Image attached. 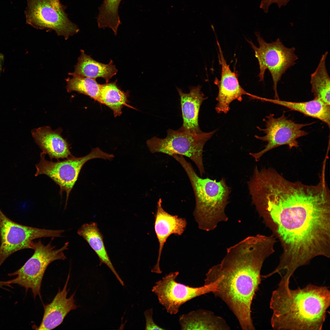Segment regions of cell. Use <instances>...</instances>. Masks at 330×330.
I'll list each match as a JSON object with an SVG mask.
<instances>
[{
	"mask_svg": "<svg viewBox=\"0 0 330 330\" xmlns=\"http://www.w3.org/2000/svg\"><path fill=\"white\" fill-rule=\"evenodd\" d=\"M251 203L282 246L276 272L291 276L316 257H330V191L325 177L309 185L274 174L256 188Z\"/></svg>",
	"mask_w": 330,
	"mask_h": 330,
	"instance_id": "cell-1",
	"label": "cell"
},
{
	"mask_svg": "<svg viewBox=\"0 0 330 330\" xmlns=\"http://www.w3.org/2000/svg\"><path fill=\"white\" fill-rule=\"evenodd\" d=\"M276 242L272 234L248 236L227 248L221 262L206 274L204 285L216 284L213 293L227 305L243 330L255 329L251 304L261 283L263 263L274 252Z\"/></svg>",
	"mask_w": 330,
	"mask_h": 330,
	"instance_id": "cell-2",
	"label": "cell"
},
{
	"mask_svg": "<svg viewBox=\"0 0 330 330\" xmlns=\"http://www.w3.org/2000/svg\"><path fill=\"white\" fill-rule=\"evenodd\" d=\"M330 305L326 286L309 284L292 290L289 285L279 283L270 303L271 326L274 330H321Z\"/></svg>",
	"mask_w": 330,
	"mask_h": 330,
	"instance_id": "cell-3",
	"label": "cell"
},
{
	"mask_svg": "<svg viewBox=\"0 0 330 330\" xmlns=\"http://www.w3.org/2000/svg\"><path fill=\"white\" fill-rule=\"evenodd\" d=\"M183 167L191 183L195 198L193 215L198 228L210 231L220 222H226L228 217L225 209L229 203L231 189L222 178L218 181L208 178H203L195 172L191 164L183 156H172Z\"/></svg>",
	"mask_w": 330,
	"mask_h": 330,
	"instance_id": "cell-4",
	"label": "cell"
},
{
	"mask_svg": "<svg viewBox=\"0 0 330 330\" xmlns=\"http://www.w3.org/2000/svg\"><path fill=\"white\" fill-rule=\"evenodd\" d=\"M217 130L196 133L180 129L176 130L169 129L165 138L154 137L148 140L146 143L152 153H161L172 156L180 155L189 158L196 165L202 176L205 173L203 159L204 146Z\"/></svg>",
	"mask_w": 330,
	"mask_h": 330,
	"instance_id": "cell-5",
	"label": "cell"
},
{
	"mask_svg": "<svg viewBox=\"0 0 330 330\" xmlns=\"http://www.w3.org/2000/svg\"><path fill=\"white\" fill-rule=\"evenodd\" d=\"M68 245L69 242H66L62 247L57 249L51 244V242L46 245L40 240L34 242V254L20 269L8 274L10 277H16L9 280V282L24 288L26 292L31 289L35 299L38 295L41 299V286L47 267L53 261L66 258L64 252L68 249Z\"/></svg>",
	"mask_w": 330,
	"mask_h": 330,
	"instance_id": "cell-6",
	"label": "cell"
},
{
	"mask_svg": "<svg viewBox=\"0 0 330 330\" xmlns=\"http://www.w3.org/2000/svg\"><path fill=\"white\" fill-rule=\"evenodd\" d=\"M46 154L41 152L40 160L35 165L36 172L35 176L45 174L52 179L60 187L59 193L62 196L65 192L66 207L70 193L79 177V173L84 164L88 161L95 159L111 160L114 157L112 154L103 152L96 147L92 149L87 155L80 157L73 155L63 161L56 162L49 161L45 159Z\"/></svg>",
	"mask_w": 330,
	"mask_h": 330,
	"instance_id": "cell-7",
	"label": "cell"
},
{
	"mask_svg": "<svg viewBox=\"0 0 330 330\" xmlns=\"http://www.w3.org/2000/svg\"><path fill=\"white\" fill-rule=\"evenodd\" d=\"M255 35L258 47H257L251 41H248L254 50L258 62L259 80L263 81L266 70L268 69L273 80L274 99H280L277 91V83L283 75L294 65L296 64L295 61L298 59L295 53V49L294 47H286L279 38L268 43L261 37L259 32H256Z\"/></svg>",
	"mask_w": 330,
	"mask_h": 330,
	"instance_id": "cell-8",
	"label": "cell"
},
{
	"mask_svg": "<svg viewBox=\"0 0 330 330\" xmlns=\"http://www.w3.org/2000/svg\"><path fill=\"white\" fill-rule=\"evenodd\" d=\"M24 11L27 24L38 29L54 30L65 39L78 33V26L68 18L60 0H27Z\"/></svg>",
	"mask_w": 330,
	"mask_h": 330,
	"instance_id": "cell-9",
	"label": "cell"
},
{
	"mask_svg": "<svg viewBox=\"0 0 330 330\" xmlns=\"http://www.w3.org/2000/svg\"><path fill=\"white\" fill-rule=\"evenodd\" d=\"M63 230H50L26 226L9 219L0 209V266L14 253L33 249L35 239L61 237Z\"/></svg>",
	"mask_w": 330,
	"mask_h": 330,
	"instance_id": "cell-10",
	"label": "cell"
},
{
	"mask_svg": "<svg viewBox=\"0 0 330 330\" xmlns=\"http://www.w3.org/2000/svg\"><path fill=\"white\" fill-rule=\"evenodd\" d=\"M264 121L265 128L262 129L257 127L258 129L263 131L265 135L263 136L255 135L257 139L266 142L265 148L259 152L249 153L256 162L258 161L266 153L273 148L281 145H287L289 149L299 147L297 139L306 135L308 133L302 130L306 126L311 125L314 122L307 124L295 123L289 119L283 113L280 117L275 118L273 114L270 113L266 116Z\"/></svg>",
	"mask_w": 330,
	"mask_h": 330,
	"instance_id": "cell-11",
	"label": "cell"
},
{
	"mask_svg": "<svg viewBox=\"0 0 330 330\" xmlns=\"http://www.w3.org/2000/svg\"><path fill=\"white\" fill-rule=\"evenodd\" d=\"M179 274V272L175 271L167 274L157 281L152 289L160 303L171 315L177 314L181 306L186 302L201 295L213 293L217 288L215 282L198 287L178 283L176 279Z\"/></svg>",
	"mask_w": 330,
	"mask_h": 330,
	"instance_id": "cell-12",
	"label": "cell"
},
{
	"mask_svg": "<svg viewBox=\"0 0 330 330\" xmlns=\"http://www.w3.org/2000/svg\"><path fill=\"white\" fill-rule=\"evenodd\" d=\"M218 47L219 62L221 65V79L215 78L214 83L217 86L218 92L216 100L215 110L218 113H227L230 109V105L233 101L241 102L243 96L247 95L255 99V95L246 91L240 85L237 75L232 72L225 59L220 45L216 39Z\"/></svg>",
	"mask_w": 330,
	"mask_h": 330,
	"instance_id": "cell-13",
	"label": "cell"
},
{
	"mask_svg": "<svg viewBox=\"0 0 330 330\" xmlns=\"http://www.w3.org/2000/svg\"><path fill=\"white\" fill-rule=\"evenodd\" d=\"M160 198L157 202L155 216L154 229L159 243L158 255L157 262L151 269L152 273L160 274V262L163 248L168 238L171 234L180 236L185 230L187 223L185 218L173 215L165 211Z\"/></svg>",
	"mask_w": 330,
	"mask_h": 330,
	"instance_id": "cell-14",
	"label": "cell"
},
{
	"mask_svg": "<svg viewBox=\"0 0 330 330\" xmlns=\"http://www.w3.org/2000/svg\"><path fill=\"white\" fill-rule=\"evenodd\" d=\"M69 273L63 289L60 288L58 293L52 302L50 304L45 305L44 314L41 322L38 327L34 325V329L38 330L53 329L60 325L63 322L67 314L71 310L77 308L75 303L73 293L70 297L67 298L68 290H67L68 283L70 278Z\"/></svg>",
	"mask_w": 330,
	"mask_h": 330,
	"instance_id": "cell-15",
	"label": "cell"
},
{
	"mask_svg": "<svg viewBox=\"0 0 330 330\" xmlns=\"http://www.w3.org/2000/svg\"><path fill=\"white\" fill-rule=\"evenodd\" d=\"M62 129L53 130L49 126L32 130V136L42 152L47 154L51 160L67 158L72 156L70 145L61 135Z\"/></svg>",
	"mask_w": 330,
	"mask_h": 330,
	"instance_id": "cell-16",
	"label": "cell"
},
{
	"mask_svg": "<svg viewBox=\"0 0 330 330\" xmlns=\"http://www.w3.org/2000/svg\"><path fill=\"white\" fill-rule=\"evenodd\" d=\"M180 97L183 118V124L180 129L192 132L200 133L199 112L202 102L207 98L201 91V86H190L189 93H183L181 89L176 87Z\"/></svg>",
	"mask_w": 330,
	"mask_h": 330,
	"instance_id": "cell-17",
	"label": "cell"
},
{
	"mask_svg": "<svg viewBox=\"0 0 330 330\" xmlns=\"http://www.w3.org/2000/svg\"><path fill=\"white\" fill-rule=\"evenodd\" d=\"M179 322L182 330H229L222 317L210 311L202 309L181 315Z\"/></svg>",
	"mask_w": 330,
	"mask_h": 330,
	"instance_id": "cell-18",
	"label": "cell"
},
{
	"mask_svg": "<svg viewBox=\"0 0 330 330\" xmlns=\"http://www.w3.org/2000/svg\"><path fill=\"white\" fill-rule=\"evenodd\" d=\"M81 54L78 59V62L75 66L74 72L69 73L72 75L81 76L96 79L101 77L104 79L106 83L118 72L113 61L108 64L98 62L93 59L90 56L86 54L82 50H80Z\"/></svg>",
	"mask_w": 330,
	"mask_h": 330,
	"instance_id": "cell-19",
	"label": "cell"
},
{
	"mask_svg": "<svg viewBox=\"0 0 330 330\" xmlns=\"http://www.w3.org/2000/svg\"><path fill=\"white\" fill-rule=\"evenodd\" d=\"M259 100L282 106L300 112L304 115L318 119L330 125V107L321 100L314 98L307 101L295 102L260 97Z\"/></svg>",
	"mask_w": 330,
	"mask_h": 330,
	"instance_id": "cell-20",
	"label": "cell"
},
{
	"mask_svg": "<svg viewBox=\"0 0 330 330\" xmlns=\"http://www.w3.org/2000/svg\"><path fill=\"white\" fill-rule=\"evenodd\" d=\"M78 234L82 237L96 252L100 260V266L104 263L111 270L123 286L124 283L114 268L107 253L103 237L95 222L85 223L79 228Z\"/></svg>",
	"mask_w": 330,
	"mask_h": 330,
	"instance_id": "cell-21",
	"label": "cell"
},
{
	"mask_svg": "<svg viewBox=\"0 0 330 330\" xmlns=\"http://www.w3.org/2000/svg\"><path fill=\"white\" fill-rule=\"evenodd\" d=\"M328 53L326 51L322 55L315 71L311 75L310 83L314 98L330 105V77L326 66Z\"/></svg>",
	"mask_w": 330,
	"mask_h": 330,
	"instance_id": "cell-22",
	"label": "cell"
},
{
	"mask_svg": "<svg viewBox=\"0 0 330 330\" xmlns=\"http://www.w3.org/2000/svg\"><path fill=\"white\" fill-rule=\"evenodd\" d=\"M117 80L114 82L102 84L98 102L104 104L113 112L115 117L122 113L123 107L128 106L129 92L121 90L116 84Z\"/></svg>",
	"mask_w": 330,
	"mask_h": 330,
	"instance_id": "cell-23",
	"label": "cell"
},
{
	"mask_svg": "<svg viewBox=\"0 0 330 330\" xmlns=\"http://www.w3.org/2000/svg\"><path fill=\"white\" fill-rule=\"evenodd\" d=\"M65 80L66 89L68 93L73 91L85 94L98 102L102 84L96 81V79L81 76L72 75Z\"/></svg>",
	"mask_w": 330,
	"mask_h": 330,
	"instance_id": "cell-24",
	"label": "cell"
},
{
	"mask_svg": "<svg viewBox=\"0 0 330 330\" xmlns=\"http://www.w3.org/2000/svg\"><path fill=\"white\" fill-rule=\"evenodd\" d=\"M121 0H104L99 8L97 18L99 28H109L115 35L117 34L118 28L121 24L118 14V8Z\"/></svg>",
	"mask_w": 330,
	"mask_h": 330,
	"instance_id": "cell-25",
	"label": "cell"
},
{
	"mask_svg": "<svg viewBox=\"0 0 330 330\" xmlns=\"http://www.w3.org/2000/svg\"><path fill=\"white\" fill-rule=\"evenodd\" d=\"M153 310L150 308L145 310L144 314L145 319V330H164L165 329L157 324L153 319Z\"/></svg>",
	"mask_w": 330,
	"mask_h": 330,
	"instance_id": "cell-26",
	"label": "cell"
},
{
	"mask_svg": "<svg viewBox=\"0 0 330 330\" xmlns=\"http://www.w3.org/2000/svg\"><path fill=\"white\" fill-rule=\"evenodd\" d=\"M291 0H262L260 8L267 13L269 11L270 7L273 4L277 5L279 8L286 6Z\"/></svg>",
	"mask_w": 330,
	"mask_h": 330,
	"instance_id": "cell-27",
	"label": "cell"
},
{
	"mask_svg": "<svg viewBox=\"0 0 330 330\" xmlns=\"http://www.w3.org/2000/svg\"><path fill=\"white\" fill-rule=\"evenodd\" d=\"M4 286L11 287V284L8 280L0 281V288H3Z\"/></svg>",
	"mask_w": 330,
	"mask_h": 330,
	"instance_id": "cell-28",
	"label": "cell"
},
{
	"mask_svg": "<svg viewBox=\"0 0 330 330\" xmlns=\"http://www.w3.org/2000/svg\"><path fill=\"white\" fill-rule=\"evenodd\" d=\"M4 61V57L2 54L0 53V73L2 70V65Z\"/></svg>",
	"mask_w": 330,
	"mask_h": 330,
	"instance_id": "cell-29",
	"label": "cell"
}]
</instances>
